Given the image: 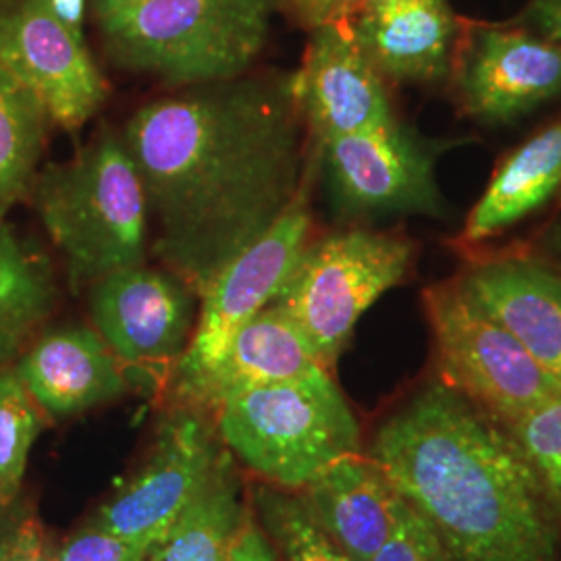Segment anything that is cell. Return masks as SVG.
Instances as JSON below:
<instances>
[{
	"label": "cell",
	"mask_w": 561,
	"mask_h": 561,
	"mask_svg": "<svg viewBox=\"0 0 561 561\" xmlns=\"http://www.w3.org/2000/svg\"><path fill=\"white\" fill-rule=\"evenodd\" d=\"M300 117L294 81L236 78L150 102L125 125L150 248L194 294L298 198Z\"/></svg>",
	"instance_id": "cell-1"
},
{
	"label": "cell",
	"mask_w": 561,
	"mask_h": 561,
	"mask_svg": "<svg viewBox=\"0 0 561 561\" xmlns=\"http://www.w3.org/2000/svg\"><path fill=\"white\" fill-rule=\"evenodd\" d=\"M368 456L447 561H561V518L503 422L437 381L382 422Z\"/></svg>",
	"instance_id": "cell-2"
},
{
	"label": "cell",
	"mask_w": 561,
	"mask_h": 561,
	"mask_svg": "<svg viewBox=\"0 0 561 561\" xmlns=\"http://www.w3.org/2000/svg\"><path fill=\"white\" fill-rule=\"evenodd\" d=\"M34 198L73 287L146 262V194L115 134H102L69 162L50 164L34 185Z\"/></svg>",
	"instance_id": "cell-3"
},
{
	"label": "cell",
	"mask_w": 561,
	"mask_h": 561,
	"mask_svg": "<svg viewBox=\"0 0 561 561\" xmlns=\"http://www.w3.org/2000/svg\"><path fill=\"white\" fill-rule=\"evenodd\" d=\"M273 0H140L102 15L111 57L180 88L241 78L268 36Z\"/></svg>",
	"instance_id": "cell-4"
},
{
	"label": "cell",
	"mask_w": 561,
	"mask_h": 561,
	"mask_svg": "<svg viewBox=\"0 0 561 561\" xmlns=\"http://www.w3.org/2000/svg\"><path fill=\"white\" fill-rule=\"evenodd\" d=\"M215 428L248 470L294 493L341 456L360 451V424L331 375L229 396L215 408Z\"/></svg>",
	"instance_id": "cell-5"
},
{
	"label": "cell",
	"mask_w": 561,
	"mask_h": 561,
	"mask_svg": "<svg viewBox=\"0 0 561 561\" xmlns=\"http://www.w3.org/2000/svg\"><path fill=\"white\" fill-rule=\"evenodd\" d=\"M414 248L393 233L352 229L306 245L271 306L298 324L327 370L362 314L405 279Z\"/></svg>",
	"instance_id": "cell-6"
},
{
	"label": "cell",
	"mask_w": 561,
	"mask_h": 561,
	"mask_svg": "<svg viewBox=\"0 0 561 561\" xmlns=\"http://www.w3.org/2000/svg\"><path fill=\"white\" fill-rule=\"evenodd\" d=\"M442 382L500 422H510L542 401L561 396V385L500 322L466 296L458 280L424 291Z\"/></svg>",
	"instance_id": "cell-7"
},
{
	"label": "cell",
	"mask_w": 561,
	"mask_h": 561,
	"mask_svg": "<svg viewBox=\"0 0 561 561\" xmlns=\"http://www.w3.org/2000/svg\"><path fill=\"white\" fill-rule=\"evenodd\" d=\"M308 178L289 210L261 240L245 248L202 291L201 317L175 366L178 393L192 387L221 360L236 333L279 296L308 245Z\"/></svg>",
	"instance_id": "cell-8"
},
{
	"label": "cell",
	"mask_w": 561,
	"mask_h": 561,
	"mask_svg": "<svg viewBox=\"0 0 561 561\" xmlns=\"http://www.w3.org/2000/svg\"><path fill=\"white\" fill-rule=\"evenodd\" d=\"M317 144L333 194L345 210L445 215L435 181L437 154L398 121Z\"/></svg>",
	"instance_id": "cell-9"
},
{
	"label": "cell",
	"mask_w": 561,
	"mask_h": 561,
	"mask_svg": "<svg viewBox=\"0 0 561 561\" xmlns=\"http://www.w3.org/2000/svg\"><path fill=\"white\" fill-rule=\"evenodd\" d=\"M0 65L44 104L50 121L76 129L106 99L83 36L55 15L48 0L0 7Z\"/></svg>",
	"instance_id": "cell-10"
},
{
	"label": "cell",
	"mask_w": 561,
	"mask_h": 561,
	"mask_svg": "<svg viewBox=\"0 0 561 561\" xmlns=\"http://www.w3.org/2000/svg\"><path fill=\"white\" fill-rule=\"evenodd\" d=\"M90 314L125 373L175 370L194 333V291L171 271L138 264L92 283Z\"/></svg>",
	"instance_id": "cell-11"
},
{
	"label": "cell",
	"mask_w": 561,
	"mask_h": 561,
	"mask_svg": "<svg viewBox=\"0 0 561 561\" xmlns=\"http://www.w3.org/2000/svg\"><path fill=\"white\" fill-rule=\"evenodd\" d=\"M225 447L201 408L183 403L159 428V437L117 497L104 503L92 526L127 539L152 542L198 493Z\"/></svg>",
	"instance_id": "cell-12"
},
{
	"label": "cell",
	"mask_w": 561,
	"mask_h": 561,
	"mask_svg": "<svg viewBox=\"0 0 561 561\" xmlns=\"http://www.w3.org/2000/svg\"><path fill=\"white\" fill-rule=\"evenodd\" d=\"M454 88L470 119L514 123L561 96V44L526 27H477L456 65Z\"/></svg>",
	"instance_id": "cell-13"
},
{
	"label": "cell",
	"mask_w": 561,
	"mask_h": 561,
	"mask_svg": "<svg viewBox=\"0 0 561 561\" xmlns=\"http://www.w3.org/2000/svg\"><path fill=\"white\" fill-rule=\"evenodd\" d=\"M294 94L317 141L358 134L396 119L385 78L354 38L350 21L319 25Z\"/></svg>",
	"instance_id": "cell-14"
},
{
	"label": "cell",
	"mask_w": 561,
	"mask_h": 561,
	"mask_svg": "<svg viewBox=\"0 0 561 561\" xmlns=\"http://www.w3.org/2000/svg\"><path fill=\"white\" fill-rule=\"evenodd\" d=\"M350 25L385 80L435 83L454 69L458 20L449 0H358Z\"/></svg>",
	"instance_id": "cell-15"
},
{
	"label": "cell",
	"mask_w": 561,
	"mask_h": 561,
	"mask_svg": "<svg viewBox=\"0 0 561 561\" xmlns=\"http://www.w3.org/2000/svg\"><path fill=\"white\" fill-rule=\"evenodd\" d=\"M458 285L561 385V275L530 256H493Z\"/></svg>",
	"instance_id": "cell-16"
},
{
	"label": "cell",
	"mask_w": 561,
	"mask_h": 561,
	"mask_svg": "<svg viewBox=\"0 0 561 561\" xmlns=\"http://www.w3.org/2000/svg\"><path fill=\"white\" fill-rule=\"evenodd\" d=\"M21 381L53 419L78 416L127 391V373L96 329L46 333L18 362Z\"/></svg>",
	"instance_id": "cell-17"
},
{
	"label": "cell",
	"mask_w": 561,
	"mask_h": 561,
	"mask_svg": "<svg viewBox=\"0 0 561 561\" xmlns=\"http://www.w3.org/2000/svg\"><path fill=\"white\" fill-rule=\"evenodd\" d=\"M322 375L331 373L298 324L277 306H268L241 327L221 360L178 396L183 403L215 412L222 400L241 391Z\"/></svg>",
	"instance_id": "cell-18"
},
{
	"label": "cell",
	"mask_w": 561,
	"mask_h": 561,
	"mask_svg": "<svg viewBox=\"0 0 561 561\" xmlns=\"http://www.w3.org/2000/svg\"><path fill=\"white\" fill-rule=\"evenodd\" d=\"M314 520L352 561H370L393 530L403 497L360 451L329 463L300 491Z\"/></svg>",
	"instance_id": "cell-19"
},
{
	"label": "cell",
	"mask_w": 561,
	"mask_h": 561,
	"mask_svg": "<svg viewBox=\"0 0 561 561\" xmlns=\"http://www.w3.org/2000/svg\"><path fill=\"white\" fill-rule=\"evenodd\" d=\"M561 187V121L518 146L497 167L468 215L461 240L481 243L539 210Z\"/></svg>",
	"instance_id": "cell-20"
},
{
	"label": "cell",
	"mask_w": 561,
	"mask_h": 561,
	"mask_svg": "<svg viewBox=\"0 0 561 561\" xmlns=\"http://www.w3.org/2000/svg\"><path fill=\"white\" fill-rule=\"evenodd\" d=\"M245 516L231 454L222 451L198 493L150 542L141 561H229Z\"/></svg>",
	"instance_id": "cell-21"
},
{
	"label": "cell",
	"mask_w": 561,
	"mask_h": 561,
	"mask_svg": "<svg viewBox=\"0 0 561 561\" xmlns=\"http://www.w3.org/2000/svg\"><path fill=\"white\" fill-rule=\"evenodd\" d=\"M55 301L50 262L0 221V368L20 356L25 341L53 314Z\"/></svg>",
	"instance_id": "cell-22"
},
{
	"label": "cell",
	"mask_w": 561,
	"mask_h": 561,
	"mask_svg": "<svg viewBox=\"0 0 561 561\" xmlns=\"http://www.w3.org/2000/svg\"><path fill=\"white\" fill-rule=\"evenodd\" d=\"M48 121L44 104L0 65V217L32 187Z\"/></svg>",
	"instance_id": "cell-23"
},
{
	"label": "cell",
	"mask_w": 561,
	"mask_h": 561,
	"mask_svg": "<svg viewBox=\"0 0 561 561\" xmlns=\"http://www.w3.org/2000/svg\"><path fill=\"white\" fill-rule=\"evenodd\" d=\"M252 502L277 561H352L314 520L300 493L261 484Z\"/></svg>",
	"instance_id": "cell-24"
},
{
	"label": "cell",
	"mask_w": 561,
	"mask_h": 561,
	"mask_svg": "<svg viewBox=\"0 0 561 561\" xmlns=\"http://www.w3.org/2000/svg\"><path fill=\"white\" fill-rule=\"evenodd\" d=\"M41 405L15 366L0 368V505H15L30 451L44 428Z\"/></svg>",
	"instance_id": "cell-25"
},
{
	"label": "cell",
	"mask_w": 561,
	"mask_h": 561,
	"mask_svg": "<svg viewBox=\"0 0 561 561\" xmlns=\"http://www.w3.org/2000/svg\"><path fill=\"white\" fill-rule=\"evenodd\" d=\"M503 424L537 470L561 518V396Z\"/></svg>",
	"instance_id": "cell-26"
},
{
	"label": "cell",
	"mask_w": 561,
	"mask_h": 561,
	"mask_svg": "<svg viewBox=\"0 0 561 561\" xmlns=\"http://www.w3.org/2000/svg\"><path fill=\"white\" fill-rule=\"evenodd\" d=\"M370 561H447L433 526L403 500L398 522Z\"/></svg>",
	"instance_id": "cell-27"
},
{
	"label": "cell",
	"mask_w": 561,
	"mask_h": 561,
	"mask_svg": "<svg viewBox=\"0 0 561 561\" xmlns=\"http://www.w3.org/2000/svg\"><path fill=\"white\" fill-rule=\"evenodd\" d=\"M150 542L127 539L92 524L71 535L57 549L59 561H141Z\"/></svg>",
	"instance_id": "cell-28"
},
{
	"label": "cell",
	"mask_w": 561,
	"mask_h": 561,
	"mask_svg": "<svg viewBox=\"0 0 561 561\" xmlns=\"http://www.w3.org/2000/svg\"><path fill=\"white\" fill-rule=\"evenodd\" d=\"M0 561H59V553L46 539L41 524L23 516Z\"/></svg>",
	"instance_id": "cell-29"
},
{
	"label": "cell",
	"mask_w": 561,
	"mask_h": 561,
	"mask_svg": "<svg viewBox=\"0 0 561 561\" xmlns=\"http://www.w3.org/2000/svg\"><path fill=\"white\" fill-rule=\"evenodd\" d=\"M520 25L547 41L561 44V0H528Z\"/></svg>",
	"instance_id": "cell-30"
},
{
	"label": "cell",
	"mask_w": 561,
	"mask_h": 561,
	"mask_svg": "<svg viewBox=\"0 0 561 561\" xmlns=\"http://www.w3.org/2000/svg\"><path fill=\"white\" fill-rule=\"evenodd\" d=\"M229 561H277L271 542L262 533L261 524L250 512L241 524L240 535Z\"/></svg>",
	"instance_id": "cell-31"
},
{
	"label": "cell",
	"mask_w": 561,
	"mask_h": 561,
	"mask_svg": "<svg viewBox=\"0 0 561 561\" xmlns=\"http://www.w3.org/2000/svg\"><path fill=\"white\" fill-rule=\"evenodd\" d=\"M301 20L308 25L319 27L327 23H340V21H350L358 0H294Z\"/></svg>",
	"instance_id": "cell-32"
},
{
	"label": "cell",
	"mask_w": 561,
	"mask_h": 561,
	"mask_svg": "<svg viewBox=\"0 0 561 561\" xmlns=\"http://www.w3.org/2000/svg\"><path fill=\"white\" fill-rule=\"evenodd\" d=\"M50 9L69 30L81 36V23H83V0H48Z\"/></svg>",
	"instance_id": "cell-33"
},
{
	"label": "cell",
	"mask_w": 561,
	"mask_h": 561,
	"mask_svg": "<svg viewBox=\"0 0 561 561\" xmlns=\"http://www.w3.org/2000/svg\"><path fill=\"white\" fill-rule=\"evenodd\" d=\"M21 518H23V516L15 514V505H11V507L0 505V558L4 556L9 542L13 539L18 526H20Z\"/></svg>",
	"instance_id": "cell-34"
},
{
	"label": "cell",
	"mask_w": 561,
	"mask_h": 561,
	"mask_svg": "<svg viewBox=\"0 0 561 561\" xmlns=\"http://www.w3.org/2000/svg\"><path fill=\"white\" fill-rule=\"evenodd\" d=\"M136 2H140V0H94V7H96L99 18H102V15L115 13V11H121V9H127V7L136 4Z\"/></svg>",
	"instance_id": "cell-35"
},
{
	"label": "cell",
	"mask_w": 561,
	"mask_h": 561,
	"mask_svg": "<svg viewBox=\"0 0 561 561\" xmlns=\"http://www.w3.org/2000/svg\"><path fill=\"white\" fill-rule=\"evenodd\" d=\"M547 248H549L561 262V221L549 231V236H547Z\"/></svg>",
	"instance_id": "cell-36"
}]
</instances>
